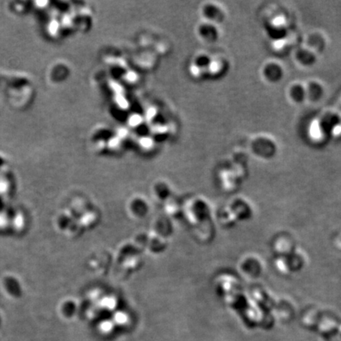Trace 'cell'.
<instances>
[{"mask_svg":"<svg viewBox=\"0 0 341 341\" xmlns=\"http://www.w3.org/2000/svg\"><path fill=\"white\" fill-rule=\"evenodd\" d=\"M261 74L265 80L269 83H277L283 78V67L279 62L269 61V62H265L263 66Z\"/></svg>","mask_w":341,"mask_h":341,"instance_id":"1","label":"cell"},{"mask_svg":"<svg viewBox=\"0 0 341 341\" xmlns=\"http://www.w3.org/2000/svg\"><path fill=\"white\" fill-rule=\"evenodd\" d=\"M290 100L295 103L303 102L306 98L305 85L300 83H295L290 85L287 92Z\"/></svg>","mask_w":341,"mask_h":341,"instance_id":"2","label":"cell"},{"mask_svg":"<svg viewBox=\"0 0 341 341\" xmlns=\"http://www.w3.org/2000/svg\"><path fill=\"white\" fill-rule=\"evenodd\" d=\"M295 58L303 66H311L316 60V53L307 47H303L298 49L295 53Z\"/></svg>","mask_w":341,"mask_h":341,"instance_id":"3","label":"cell"},{"mask_svg":"<svg viewBox=\"0 0 341 341\" xmlns=\"http://www.w3.org/2000/svg\"><path fill=\"white\" fill-rule=\"evenodd\" d=\"M306 96L311 101H317L323 94L322 85L317 81H311L305 85Z\"/></svg>","mask_w":341,"mask_h":341,"instance_id":"4","label":"cell"},{"mask_svg":"<svg viewBox=\"0 0 341 341\" xmlns=\"http://www.w3.org/2000/svg\"><path fill=\"white\" fill-rule=\"evenodd\" d=\"M339 243H340V244H341V236H340V238H339Z\"/></svg>","mask_w":341,"mask_h":341,"instance_id":"5","label":"cell"}]
</instances>
